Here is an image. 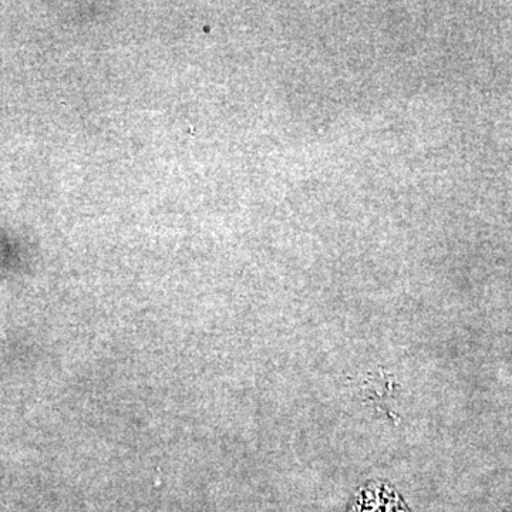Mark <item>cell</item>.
<instances>
[{
    "instance_id": "6da1fadb",
    "label": "cell",
    "mask_w": 512,
    "mask_h": 512,
    "mask_svg": "<svg viewBox=\"0 0 512 512\" xmlns=\"http://www.w3.org/2000/svg\"><path fill=\"white\" fill-rule=\"evenodd\" d=\"M349 512H412L399 494L384 483H369L352 498Z\"/></svg>"
}]
</instances>
